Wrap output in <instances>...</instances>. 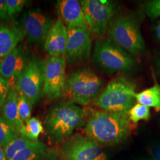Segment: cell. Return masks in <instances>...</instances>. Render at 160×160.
I'll use <instances>...</instances> for the list:
<instances>
[{
    "mask_svg": "<svg viewBox=\"0 0 160 160\" xmlns=\"http://www.w3.org/2000/svg\"><path fill=\"white\" fill-rule=\"evenodd\" d=\"M12 160H60L57 152L39 141L18 153Z\"/></svg>",
    "mask_w": 160,
    "mask_h": 160,
    "instance_id": "ac0fdd59",
    "label": "cell"
},
{
    "mask_svg": "<svg viewBox=\"0 0 160 160\" xmlns=\"http://www.w3.org/2000/svg\"><path fill=\"white\" fill-rule=\"evenodd\" d=\"M135 97L139 104L160 111V86L157 82L142 92H137Z\"/></svg>",
    "mask_w": 160,
    "mask_h": 160,
    "instance_id": "d6986e66",
    "label": "cell"
},
{
    "mask_svg": "<svg viewBox=\"0 0 160 160\" xmlns=\"http://www.w3.org/2000/svg\"><path fill=\"white\" fill-rule=\"evenodd\" d=\"M18 92H17L16 86L14 82H10L7 96L1 108V116L11 123L20 132L24 123L20 118L18 113Z\"/></svg>",
    "mask_w": 160,
    "mask_h": 160,
    "instance_id": "e0dca14e",
    "label": "cell"
},
{
    "mask_svg": "<svg viewBox=\"0 0 160 160\" xmlns=\"http://www.w3.org/2000/svg\"><path fill=\"white\" fill-rule=\"evenodd\" d=\"M45 60L34 56L26 68L13 81L17 92L28 97L32 104L38 103L43 96Z\"/></svg>",
    "mask_w": 160,
    "mask_h": 160,
    "instance_id": "52a82bcc",
    "label": "cell"
},
{
    "mask_svg": "<svg viewBox=\"0 0 160 160\" xmlns=\"http://www.w3.org/2000/svg\"><path fill=\"white\" fill-rule=\"evenodd\" d=\"M19 135L20 132L17 128L0 116V145L2 148Z\"/></svg>",
    "mask_w": 160,
    "mask_h": 160,
    "instance_id": "7402d4cb",
    "label": "cell"
},
{
    "mask_svg": "<svg viewBox=\"0 0 160 160\" xmlns=\"http://www.w3.org/2000/svg\"><path fill=\"white\" fill-rule=\"evenodd\" d=\"M68 30L61 20L53 23L44 43L46 52L52 57L62 56L67 58Z\"/></svg>",
    "mask_w": 160,
    "mask_h": 160,
    "instance_id": "9a60e30c",
    "label": "cell"
},
{
    "mask_svg": "<svg viewBox=\"0 0 160 160\" xmlns=\"http://www.w3.org/2000/svg\"><path fill=\"white\" fill-rule=\"evenodd\" d=\"M66 57L49 56L45 60L43 95L50 100L64 96L67 77Z\"/></svg>",
    "mask_w": 160,
    "mask_h": 160,
    "instance_id": "30bf717a",
    "label": "cell"
},
{
    "mask_svg": "<svg viewBox=\"0 0 160 160\" xmlns=\"http://www.w3.org/2000/svg\"><path fill=\"white\" fill-rule=\"evenodd\" d=\"M80 4L92 34L103 37L114 16V4L110 1L82 0Z\"/></svg>",
    "mask_w": 160,
    "mask_h": 160,
    "instance_id": "ba28073f",
    "label": "cell"
},
{
    "mask_svg": "<svg viewBox=\"0 0 160 160\" xmlns=\"http://www.w3.org/2000/svg\"><path fill=\"white\" fill-rule=\"evenodd\" d=\"M102 87V80L94 71L80 69L67 77L64 96L72 103L85 106L93 102Z\"/></svg>",
    "mask_w": 160,
    "mask_h": 160,
    "instance_id": "8992f818",
    "label": "cell"
},
{
    "mask_svg": "<svg viewBox=\"0 0 160 160\" xmlns=\"http://www.w3.org/2000/svg\"><path fill=\"white\" fill-rule=\"evenodd\" d=\"M157 64H158V68L159 69V71H160V58L158 59V61Z\"/></svg>",
    "mask_w": 160,
    "mask_h": 160,
    "instance_id": "1f68e13d",
    "label": "cell"
},
{
    "mask_svg": "<svg viewBox=\"0 0 160 160\" xmlns=\"http://www.w3.org/2000/svg\"><path fill=\"white\" fill-rule=\"evenodd\" d=\"M1 58H0V62H1Z\"/></svg>",
    "mask_w": 160,
    "mask_h": 160,
    "instance_id": "d6a6232c",
    "label": "cell"
},
{
    "mask_svg": "<svg viewBox=\"0 0 160 160\" xmlns=\"http://www.w3.org/2000/svg\"><path fill=\"white\" fill-rule=\"evenodd\" d=\"M107 34L109 39L133 57H137L145 50L140 20L137 16L132 14L114 16L109 23Z\"/></svg>",
    "mask_w": 160,
    "mask_h": 160,
    "instance_id": "3957f363",
    "label": "cell"
},
{
    "mask_svg": "<svg viewBox=\"0 0 160 160\" xmlns=\"http://www.w3.org/2000/svg\"><path fill=\"white\" fill-rule=\"evenodd\" d=\"M0 160H7L4 149L0 145Z\"/></svg>",
    "mask_w": 160,
    "mask_h": 160,
    "instance_id": "4dcf8cb0",
    "label": "cell"
},
{
    "mask_svg": "<svg viewBox=\"0 0 160 160\" xmlns=\"http://www.w3.org/2000/svg\"><path fill=\"white\" fill-rule=\"evenodd\" d=\"M28 2L26 0H7V12L8 19L21 12Z\"/></svg>",
    "mask_w": 160,
    "mask_h": 160,
    "instance_id": "d4e9b609",
    "label": "cell"
},
{
    "mask_svg": "<svg viewBox=\"0 0 160 160\" xmlns=\"http://www.w3.org/2000/svg\"><path fill=\"white\" fill-rule=\"evenodd\" d=\"M128 113L94 111L88 118L84 131L98 144L112 145L125 140L131 131Z\"/></svg>",
    "mask_w": 160,
    "mask_h": 160,
    "instance_id": "6da1fadb",
    "label": "cell"
},
{
    "mask_svg": "<svg viewBox=\"0 0 160 160\" xmlns=\"http://www.w3.org/2000/svg\"><path fill=\"white\" fill-rule=\"evenodd\" d=\"M8 20L7 12V0H0V22Z\"/></svg>",
    "mask_w": 160,
    "mask_h": 160,
    "instance_id": "83f0119b",
    "label": "cell"
},
{
    "mask_svg": "<svg viewBox=\"0 0 160 160\" xmlns=\"http://www.w3.org/2000/svg\"><path fill=\"white\" fill-rule=\"evenodd\" d=\"M10 87V82L0 75V108L6 100Z\"/></svg>",
    "mask_w": 160,
    "mask_h": 160,
    "instance_id": "4316f807",
    "label": "cell"
},
{
    "mask_svg": "<svg viewBox=\"0 0 160 160\" xmlns=\"http://www.w3.org/2000/svg\"><path fill=\"white\" fill-rule=\"evenodd\" d=\"M155 34H156L157 38L160 41V22L155 26Z\"/></svg>",
    "mask_w": 160,
    "mask_h": 160,
    "instance_id": "f546056e",
    "label": "cell"
},
{
    "mask_svg": "<svg viewBox=\"0 0 160 160\" xmlns=\"http://www.w3.org/2000/svg\"><path fill=\"white\" fill-rule=\"evenodd\" d=\"M151 155L155 160H160V145H155L151 150Z\"/></svg>",
    "mask_w": 160,
    "mask_h": 160,
    "instance_id": "f1b7e54d",
    "label": "cell"
},
{
    "mask_svg": "<svg viewBox=\"0 0 160 160\" xmlns=\"http://www.w3.org/2000/svg\"><path fill=\"white\" fill-rule=\"evenodd\" d=\"M22 28L26 32L27 40L30 43L42 44L53 23L50 17L39 8L25 12L22 18Z\"/></svg>",
    "mask_w": 160,
    "mask_h": 160,
    "instance_id": "8fae6325",
    "label": "cell"
},
{
    "mask_svg": "<svg viewBox=\"0 0 160 160\" xmlns=\"http://www.w3.org/2000/svg\"><path fill=\"white\" fill-rule=\"evenodd\" d=\"M87 112L76 104L62 101L49 109L44 121V130L53 143L64 142L75 129L86 125Z\"/></svg>",
    "mask_w": 160,
    "mask_h": 160,
    "instance_id": "7a4b0ae2",
    "label": "cell"
},
{
    "mask_svg": "<svg viewBox=\"0 0 160 160\" xmlns=\"http://www.w3.org/2000/svg\"><path fill=\"white\" fill-rule=\"evenodd\" d=\"M35 142L29 141L22 135L15 138L4 148L7 160H12L16 155L29 147Z\"/></svg>",
    "mask_w": 160,
    "mask_h": 160,
    "instance_id": "44dd1931",
    "label": "cell"
},
{
    "mask_svg": "<svg viewBox=\"0 0 160 160\" xmlns=\"http://www.w3.org/2000/svg\"><path fill=\"white\" fill-rule=\"evenodd\" d=\"M57 13L61 20L68 29L82 28L90 30L80 1L77 0L58 1Z\"/></svg>",
    "mask_w": 160,
    "mask_h": 160,
    "instance_id": "5bb4252c",
    "label": "cell"
},
{
    "mask_svg": "<svg viewBox=\"0 0 160 160\" xmlns=\"http://www.w3.org/2000/svg\"><path fill=\"white\" fill-rule=\"evenodd\" d=\"M28 51L23 45H19L0 62V75L10 82H13L23 71L30 61Z\"/></svg>",
    "mask_w": 160,
    "mask_h": 160,
    "instance_id": "4fadbf2b",
    "label": "cell"
},
{
    "mask_svg": "<svg viewBox=\"0 0 160 160\" xmlns=\"http://www.w3.org/2000/svg\"><path fill=\"white\" fill-rule=\"evenodd\" d=\"M145 12L151 19L160 17V0L147 1L145 4Z\"/></svg>",
    "mask_w": 160,
    "mask_h": 160,
    "instance_id": "484cf974",
    "label": "cell"
},
{
    "mask_svg": "<svg viewBox=\"0 0 160 160\" xmlns=\"http://www.w3.org/2000/svg\"><path fill=\"white\" fill-rule=\"evenodd\" d=\"M26 36L22 27L14 24H0V58L6 57Z\"/></svg>",
    "mask_w": 160,
    "mask_h": 160,
    "instance_id": "2e32d148",
    "label": "cell"
},
{
    "mask_svg": "<svg viewBox=\"0 0 160 160\" xmlns=\"http://www.w3.org/2000/svg\"><path fill=\"white\" fill-rule=\"evenodd\" d=\"M32 105L33 104L28 97L18 92V110L20 118L24 123H26L31 118Z\"/></svg>",
    "mask_w": 160,
    "mask_h": 160,
    "instance_id": "cb8c5ba5",
    "label": "cell"
},
{
    "mask_svg": "<svg viewBox=\"0 0 160 160\" xmlns=\"http://www.w3.org/2000/svg\"><path fill=\"white\" fill-rule=\"evenodd\" d=\"M67 58L69 62L77 63L87 60L92 48V33L82 28L68 29Z\"/></svg>",
    "mask_w": 160,
    "mask_h": 160,
    "instance_id": "7c38bea8",
    "label": "cell"
},
{
    "mask_svg": "<svg viewBox=\"0 0 160 160\" xmlns=\"http://www.w3.org/2000/svg\"><path fill=\"white\" fill-rule=\"evenodd\" d=\"M92 61L96 67L106 73L129 72L137 64L132 55L109 39L96 42Z\"/></svg>",
    "mask_w": 160,
    "mask_h": 160,
    "instance_id": "5b68a950",
    "label": "cell"
},
{
    "mask_svg": "<svg viewBox=\"0 0 160 160\" xmlns=\"http://www.w3.org/2000/svg\"><path fill=\"white\" fill-rule=\"evenodd\" d=\"M136 89L132 81L119 77L111 81L92 103L103 111L128 113L136 100Z\"/></svg>",
    "mask_w": 160,
    "mask_h": 160,
    "instance_id": "277c9868",
    "label": "cell"
},
{
    "mask_svg": "<svg viewBox=\"0 0 160 160\" xmlns=\"http://www.w3.org/2000/svg\"><path fill=\"white\" fill-rule=\"evenodd\" d=\"M128 115L130 120L135 123L140 120H148L150 116V108L137 103L129 110Z\"/></svg>",
    "mask_w": 160,
    "mask_h": 160,
    "instance_id": "603a6c76",
    "label": "cell"
},
{
    "mask_svg": "<svg viewBox=\"0 0 160 160\" xmlns=\"http://www.w3.org/2000/svg\"><path fill=\"white\" fill-rule=\"evenodd\" d=\"M44 131V127L39 119L36 118H32L20 130V135L26 138L31 141H38V138L40 133Z\"/></svg>",
    "mask_w": 160,
    "mask_h": 160,
    "instance_id": "ffe728a7",
    "label": "cell"
},
{
    "mask_svg": "<svg viewBox=\"0 0 160 160\" xmlns=\"http://www.w3.org/2000/svg\"><path fill=\"white\" fill-rule=\"evenodd\" d=\"M61 154L65 160H106L107 156L100 144L79 133L63 142Z\"/></svg>",
    "mask_w": 160,
    "mask_h": 160,
    "instance_id": "9c48e42d",
    "label": "cell"
}]
</instances>
